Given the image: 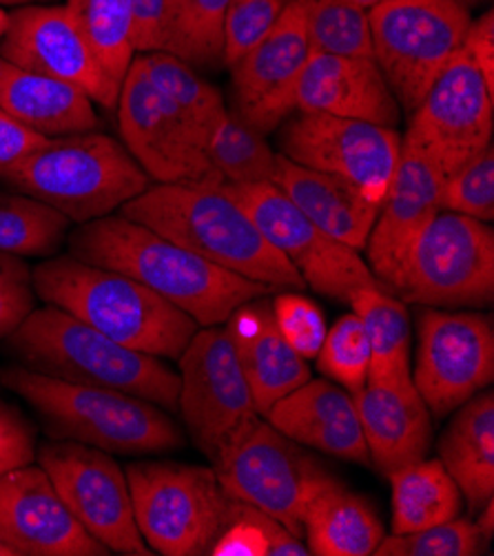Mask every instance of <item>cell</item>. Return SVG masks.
I'll use <instances>...</instances> for the list:
<instances>
[{
  "label": "cell",
  "mask_w": 494,
  "mask_h": 556,
  "mask_svg": "<svg viewBox=\"0 0 494 556\" xmlns=\"http://www.w3.org/2000/svg\"><path fill=\"white\" fill-rule=\"evenodd\" d=\"M0 541L14 556H106L40 466L0 475Z\"/></svg>",
  "instance_id": "cell-20"
},
{
  "label": "cell",
  "mask_w": 494,
  "mask_h": 556,
  "mask_svg": "<svg viewBox=\"0 0 494 556\" xmlns=\"http://www.w3.org/2000/svg\"><path fill=\"white\" fill-rule=\"evenodd\" d=\"M442 208L479 222L494 219V147L487 144L481 153L468 160L442 182Z\"/></svg>",
  "instance_id": "cell-41"
},
{
  "label": "cell",
  "mask_w": 494,
  "mask_h": 556,
  "mask_svg": "<svg viewBox=\"0 0 494 556\" xmlns=\"http://www.w3.org/2000/svg\"><path fill=\"white\" fill-rule=\"evenodd\" d=\"M72 219L49 204L0 191V251L16 257H53L67 236Z\"/></svg>",
  "instance_id": "cell-36"
},
{
  "label": "cell",
  "mask_w": 494,
  "mask_h": 556,
  "mask_svg": "<svg viewBox=\"0 0 494 556\" xmlns=\"http://www.w3.org/2000/svg\"><path fill=\"white\" fill-rule=\"evenodd\" d=\"M287 0H229L223 29V63L233 67L278 23Z\"/></svg>",
  "instance_id": "cell-42"
},
{
  "label": "cell",
  "mask_w": 494,
  "mask_h": 556,
  "mask_svg": "<svg viewBox=\"0 0 494 556\" xmlns=\"http://www.w3.org/2000/svg\"><path fill=\"white\" fill-rule=\"evenodd\" d=\"M178 362L182 421L195 448L215 464L262 419L227 326L198 328Z\"/></svg>",
  "instance_id": "cell-10"
},
{
  "label": "cell",
  "mask_w": 494,
  "mask_h": 556,
  "mask_svg": "<svg viewBox=\"0 0 494 556\" xmlns=\"http://www.w3.org/2000/svg\"><path fill=\"white\" fill-rule=\"evenodd\" d=\"M368 18L372 59L400 106L413 114L461 51L470 12L457 0H383Z\"/></svg>",
  "instance_id": "cell-8"
},
{
  "label": "cell",
  "mask_w": 494,
  "mask_h": 556,
  "mask_svg": "<svg viewBox=\"0 0 494 556\" xmlns=\"http://www.w3.org/2000/svg\"><path fill=\"white\" fill-rule=\"evenodd\" d=\"M69 255L134 277L198 326H223L242 304L273 289L219 268L125 215H106L69 233Z\"/></svg>",
  "instance_id": "cell-1"
},
{
  "label": "cell",
  "mask_w": 494,
  "mask_h": 556,
  "mask_svg": "<svg viewBox=\"0 0 494 556\" xmlns=\"http://www.w3.org/2000/svg\"><path fill=\"white\" fill-rule=\"evenodd\" d=\"M136 526L164 556L208 554L227 519L229 494L213 468L178 462L127 466Z\"/></svg>",
  "instance_id": "cell-7"
},
{
  "label": "cell",
  "mask_w": 494,
  "mask_h": 556,
  "mask_svg": "<svg viewBox=\"0 0 494 556\" xmlns=\"http://www.w3.org/2000/svg\"><path fill=\"white\" fill-rule=\"evenodd\" d=\"M461 51L481 72L485 85L494 89V12H483L477 21H470Z\"/></svg>",
  "instance_id": "cell-46"
},
{
  "label": "cell",
  "mask_w": 494,
  "mask_h": 556,
  "mask_svg": "<svg viewBox=\"0 0 494 556\" xmlns=\"http://www.w3.org/2000/svg\"><path fill=\"white\" fill-rule=\"evenodd\" d=\"M5 342L29 370L134 395L164 410L178 408V372L160 357L127 349L56 306L34 308Z\"/></svg>",
  "instance_id": "cell-4"
},
{
  "label": "cell",
  "mask_w": 494,
  "mask_h": 556,
  "mask_svg": "<svg viewBox=\"0 0 494 556\" xmlns=\"http://www.w3.org/2000/svg\"><path fill=\"white\" fill-rule=\"evenodd\" d=\"M270 311L293 351L304 359H315L328 330L321 308L300 293H282L270 302Z\"/></svg>",
  "instance_id": "cell-43"
},
{
  "label": "cell",
  "mask_w": 494,
  "mask_h": 556,
  "mask_svg": "<svg viewBox=\"0 0 494 556\" xmlns=\"http://www.w3.org/2000/svg\"><path fill=\"white\" fill-rule=\"evenodd\" d=\"M311 51L372 59L368 12L349 0H300Z\"/></svg>",
  "instance_id": "cell-38"
},
{
  "label": "cell",
  "mask_w": 494,
  "mask_h": 556,
  "mask_svg": "<svg viewBox=\"0 0 494 556\" xmlns=\"http://www.w3.org/2000/svg\"><path fill=\"white\" fill-rule=\"evenodd\" d=\"M34 3V0H0V5H12V8H23V5H29Z\"/></svg>",
  "instance_id": "cell-52"
},
{
  "label": "cell",
  "mask_w": 494,
  "mask_h": 556,
  "mask_svg": "<svg viewBox=\"0 0 494 556\" xmlns=\"http://www.w3.org/2000/svg\"><path fill=\"white\" fill-rule=\"evenodd\" d=\"M304 536L317 556H368L387 536L381 519L366 498L326 475L304 510Z\"/></svg>",
  "instance_id": "cell-28"
},
{
  "label": "cell",
  "mask_w": 494,
  "mask_h": 556,
  "mask_svg": "<svg viewBox=\"0 0 494 556\" xmlns=\"http://www.w3.org/2000/svg\"><path fill=\"white\" fill-rule=\"evenodd\" d=\"M270 182L280 187L284 195L324 233L355 251H364L379 204L368 200L355 185L295 164L282 153H278Z\"/></svg>",
  "instance_id": "cell-26"
},
{
  "label": "cell",
  "mask_w": 494,
  "mask_h": 556,
  "mask_svg": "<svg viewBox=\"0 0 494 556\" xmlns=\"http://www.w3.org/2000/svg\"><path fill=\"white\" fill-rule=\"evenodd\" d=\"M490 539L477 521L455 517L432 528L406 534H387L375 549L377 556H479Z\"/></svg>",
  "instance_id": "cell-40"
},
{
  "label": "cell",
  "mask_w": 494,
  "mask_h": 556,
  "mask_svg": "<svg viewBox=\"0 0 494 556\" xmlns=\"http://www.w3.org/2000/svg\"><path fill=\"white\" fill-rule=\"evenodd\" d=\"M349 304L362 319L370 344L368 379L406 381L413 379L410 366V317L406 304L381 285L357 289Z\"/></svg>",
  "instance_id": "cell-30"
},
{
  "label": "cell",
  "mask_w": 494,
  "mask_h": 556,
  "mask_svg": "<svg viewBox=\"0 0 494 556\" xmlns=\"http://www.w3.org/2000/svg\"><path fill=\"white\" fill-rule=\"evenodd\" d=\"M10 29V14L3 10V5H0V38H3Z\"/></svg>",
  "instance_id": "cell-51"
},
{
  "label": "cell",
  "mask_w": 494,
  "mask_h": 556,
  "mask_svg": "<svg viewBox=\"0 0 494 556\" xmlns=\"http://www.w3.org/2000/svg\"><path fill=\"white\" fill-rule=\"evenodd\" d=\"M492 510H494V502L490 498V502H485L483 508L479 510L481 515H479V519H477V526L481 528V532H483L487 539H492V532H494V517H492Z\"/></svg>",
  "instance_id": "cell-49"
},
{
  "label": "cell",
  "mask_w": 494,
  "mask_h": 556,
  "mask_svg": "<svg viewBox=\"0 0 494 556\" xmlns=\"http://www.w3.org/2000/svg\"><path fill=\"white\" fill-rule=\"evenodd\" d=\"M118 127L125 149L157 185H223L180 111L144 74L138 55L118 96Z\"/></svg>",
  "instance_id": "cell-17"
},
{
  "label": "cell",
  "mask_w": 494,
  "mask_h": 556,
  "mask_svg": "<svg viewBox=\"0 0 494 556\" xmlns=\"http://www.w3.org/2000/svg\"><path fill=\"white\" fill-rule=\"evenodd\" d=\"M442 182L434 162L402 140L400 164L364 247L368 268L387 291L395 289L415 242L442 211Z\"/></svg>",
  "instance_id": "cell-21"
},
{
  "label": "cell",
  "mask_w": 494,
  "mask_h": 556,
  "mask_svg": "<svg viewBox=\"0 0 494 556\" xmlns=\"http://www.w3.org/2000/svg\"><path fill=\"white\" fill-rule=\"evenodd\" d=\"M121 215L273 291L306 289L302 275L225 185H153L129 200Z\"/></svg>",
  "instance_id": "cell-2"
},
{
  "label": "cell",
  "mask_w": 494,
  "mask_h": 556,
  "mask_svg": "<svg viewBox=\"0 0 494 556\" xmlns=\"http://www.w3.org/2000/svg\"><path fill=\"white\" fill-rule=\"evenodd\" d=\"M36 457L69 513L109 552L153 554L136 526L127 475L112 453L78 441L51 439Z\"/></svg>",
  "instance_id": "cell-12"
},
{
  "label": "cell",
  "mask_w": 494,
  "mask_h": 556,
  "mask_svg": "<svg viewBox=\"0 0 494 556\" xmlns=\"http://www.w3.org/2000/svg\"><path fill=\"white\" fill-rule=\"evenodd\" d=\"M34 293L114 342L164 359H178L195 330L193 317L129 275L53 255L31 270Z\"/></svg>",
  "instance_id": "cell-3"
},
{
  "label": "cell",
  "mask_w": 494,
  "mask_h": 556,
  "mask_svg": "<svg viewBox=\"0 0 494 556\" xmlns=\"http://www.w3.org/2000/svg\"><path fill=\"white\" fill-rule=\"evenodd\" d=\"M494 379L492 317L468 311L428 308L419 313L413 383L430 415L446 417Z\"/></svg>",
  "instance_id": "cell-13"
},
{
  "label": "cell",
  "mask_w": 494,
  "mask_h": 556,
  "mask_svg": "<svg viewBox=\"0 0 494 556\" xmlns=\"http://www.w3.org/2000/svg\"><path fill=\"white\" fill-rule=\"evenodd\" d=\"M393 532L406 534L459 517L461 492L439 459H419L389 475Z\"/></svg>",
  "instance_id": "cell-31"
},
{
  "label": "cell",
  "mask_w": 494,
  "mask_h": 556,
  "mask_svg": "<svg viewBox=\"0 0 494 556\" xmlns=\"http://www.w3.org/2000/svg\"><path fill=\"white\" fill-rule=\"evenodd\" d=\"M459 5H464L466 10H470V8H474V5H479V3H483V0H457Z\"/></svg>",
  "instance_id": "cell-53"
},
{
  "label": "cell",
  "mask_w": 494,
  "mask_h": 556,
  "mask_svg": "<svg viewBox=\"0 0 494 556\" xmlns=\"http://www.w3.org/2000/svg\"><path fill=\"white\" fill-rule=\"evenodd\" d=\"M353 397L370 464L383 475L389 477L428 455L432 439L430 410L417 393L413 379H366V386Z\"/></svg>",
  "instance_id": "cell-24"
},
{
  "label": "cell",
  "mask_w": 494,
  "mask_h": 556,
  "mask_svg": "<svg viewBox=\"0 0 494 556\" xmlns=\"http://www.w3.org/2000/svg\"><path fill=\"white\" fill-rule=\"evenodd\" d=\"M439 462L457 483L470 510L494 496V395L477 393L457 408L442 441Z\"/></svg>",
  "instance_id": "cell-29"
},
{
  "label": "cell",
  "mask_w": 494,
  "mask_h": 556,
  "mask_svg": "<svg viewBox=\"0 0 494 556\" xmlns=\"http://www.w3.org/2000/svg\"><path fill=\"white\" fill-rule=\"evenodd\" d=\"M317 370L346 388L349 393H359L366 386L370 370V344L362 319L355 313L342 315L326 330L324 344L317 353Z\"/></svg>",
  "instance_id": "cell-39"
},
{
  "label": "cell",
  "mask_w": 494,
  "mask_h": 556,
  "mask_svg": "<svg viewBox=\"0 0 494 556\" xmlns=\"http://www.w3.org/2000/svg\"><path fill=\"white\" fill-rule=\"evenodd\" d=\"M349 3H353V5L362 8V10H366V12H370L372 8L381 5V3H383V0H349Z\"/></svg>",
  "instance_id": "cell-50"
},
{
  "label": "cell",
  "mask_w": 494,
  "mask_h": 556,
  "mask_svg": "<svg viewBox=\"0 0 494 556\" xmlns=\"http://www.w3.org/2000/svg\"><path fill=\"white\" fill-rule=\"evenodd\" d=\"M264 419L300 446L370 466L355 397L331 379L311 377L278 404H273L264 413Z\"/></svg>",
  "instance_id": "cell-23"
},
{
  "label": "cell",
  "mask_w": 494,
  "mask_h": 556,
  "mask_svg": "<svg viewBox=\"0 0 494 556\" xmlns=\"http://www.w3.org/2000/svg\"><path fill=\"white\" fill-rule=\"evenodd\" d=\"M328 114L395 129L402 106L375 59L311 51L295 89L293 114Z\"/></svg>",
  "instance_id": "cell-22"
},
{
  "label": "cell",
  "mask_w": 494,
  "mask_h": 556,
  "mask_svg": "<svg viewBox=\"0 0 494 556\" xmlns=\"http://www.w3.org/2000/svg\"><path fill=\"white\" fill-rule=\"evenodd\" d=\"M311 59L300 0L287 5L273 29L229 67L236 111L264 136L293 114V89Z\"/></svg>",
  "instance_id": "cell-19"
},
{
  "label": "cell",
  "mask_w": 494,
  "mask_h": 556,
  "mask_svg": "<svg viewBox=\"0 0 494 556\" xmlns=\"http://www.w3.org/2000/svg\"><path fill=\"white\" fill-rule=\"evenodd\" d=\"M229 0H164L160 51L198 67L223 61V29Z\"/></svg>",
  "instance_id": "cell-32"
},
{
  "label": "cell",
  "mask_w": 494,
  "mask_h": 556,
  "mask_svg": "<svg viewBox=\"0 0 494 556\" xmlns=\"http://www.w3.org/2000/svg\"><path fill=\"white\" fill-rule=\"evenodd\" d=\"M65 8L100 67L123 85L138 55L131 0H67Z\"/></svg>",
  "instance_id": "cell-35"
},
{
  "label": "cell",
  "mask_w": 494,
  "mask_h": 556,
  "mask_svg": "<svg viewBox=\"0 0 494 556\" xmlns=\"http://www.w3.org/2000/svg\"><path fill=\"white\" fill-rule=\"evenodd\" d=\"M138 61L153 87L180 111V116L187 121L189 129L204 149L213 127L229 109L223 93L204 80L191 65L164 51L138 53Z\"/></svg>",
  "instance_id": "cell-33"
},
{
  "label": "cell",
  "mask_w": 494,
  "mask_h": 556,
  "mask_svg": "<svg viewBox=\"0 0 494 556\" xmlns=\"http://www.w3.org/2000/svg\"><path fill=\"white\" fill-rule=\"evenodd\" d=\"M136 21V51H160V27L164 0H131Z\"/></svg>",
  "instance_id": "cell-48"
},
{
  "label": "cell",
  "mask_w": 494,
  "mask_h": 556,
  "mask_svg": "<svg viewBox=\"0 0 494 556\" xmlns=\"http://www.w3.org/2000/svg\"><path fill=\"white\" fill-rule=\"evenodd\" d=\"M0 59L76 87L106 109L118 104L121 85L100 67L65 5L29 3L10 14V29L0 38Z\"/></svg>",
  "instance_id": "cell-18"
},
{
  "label": "cell",
  "mask_w": 494,
  "mask_h": 556,
  "mask_svg": "<svg viewBox=\"0 0 494 556\" xmlns=\"http://www.w3.org/2000/svg\"><path fill=\"white\" fill-rule=\"evenodd\" d=\"M404 304L485 308L494 300V233L485 222L439 211L391 291Z\"/></svg>",
  "instance_id": "cell-9"
},
{
  "label": "cell",
  "mask_w": 494,
  "mask_h": 556,
  "mask_svg": "<svg viewBox=\"0 0 494 556\" xmlns=\"http://www.w3.org/2000/svg\"><path fill=\"white\" fill-rule=\"evenodd\" d=\"M494 134V89L459 51L410 114L404 142L428 155L444 178L487 144Z\"/></svg>",
  "instance_id": "cell-16"
},
{
  "label": "cell",
  "mask_w": 494,
  "mask_h": 556,
  "mask_svg": "<svg viewBox=\"0 0 494 556\" xmlns=\"http://www.w3.org/2000/svg\"><path fill=\"white\" fill-rule=\"evenodd\" d=\"M225 326L262 417L273 404L311 379L308 359L284 340L264 298L236 308Z\"/></svg>",
  "instance_id": "cell-25"
},
{
  "label": "cell",
  "mask_w": 494,
  "mask_h": 556,
  "mask_svg": "<svg viewBox=\"0 0 494 556\" xmlns=\"http://www.w3.org/2000/svg\"><path fill=\"white\" fill-rule=\"evenodd\" d=\"M204 155L223 185L270 182L278 160L266 136L246 123L236 109H227V114L217 121L204 144Z\"/></svg>",
  "instance_id": "cell-34"
},
{
  "label": "cell",
  "mask_w": 494,
  "mask_h": 556,
  "mask_svg": "<svg viewBox=\"0 0 494 556\" xmlns=\"http://www.w3.org/2000/svg\"><path fill=\"white\" fill-rule=\"evenodd\" d=\"M34 295L27 262L0 251V340H8L34 311Z\"/></svg>",
  "instance_id": "cell-44"
},
{
  "label": "cell",
  "mask_w": 494,
  "mask_h": 556,
  "mask_svg": "<svg viewBox=\"0 0 494 556\" xmlns=\"http://www.w3.org/2000/svg\"><path fill=\"white\" fill-rule=\"evenodd\" d=\"M0 182L76 225L121 211L151 187L125 144L96 131L49 138L27 157L3 166Z\"/></svg>",
  "instance_id": "cell-6"
},
{
  "label": "cell",
  "mask_w": 494,
  "mask_h": 556,
  "mask_svg": "<svg viewBox=\"0 0 494 556\" xmlns=\"http://www.w3.org/2000/svg\"><path fill=\"white\" fill-rule=\"evenodd\" d=\"M211 468L229 496L259 508L300 539L308 498L328 475L300 443L264 417Z\"/></svg>",
  "instance_id": "cell-11"
},
{
  "label": "cell",
  "mask_w": 494,
  "mask_h": 556,
  "mask_svg": "<svg viewBox=\"0 0 494 556\" xmlns=\"http://www.w3.org/2000/svg\"><path fill=\"white\" fill-rule=\"evenodd\" d=\"M36 462V434L18 408L0 400V475Z\"/></svg>",
  "instance_id": "cell-45"
},
{
  "label": "cell",
  "mask_w": 494,
  "mask_h": 556,
  "mask_svg": "<svg viewBox=\"0 0 494 556\" xmlns=\"http://www.w3.org/2000/svg\"><path fill=\"white\" fill-rule=\"evenodd\" d=\"M47 140L49 138L10 116L5 109H0V169L27 157Z\"/></svg>",
  "instance_id": "cell-47"
},
{
  "label": "cell",
  "mask_w": 494,
  "mask_h": 556,
  "mask_svg": "<svg viewBox=\"0 0 494 556\" xmlns=\"http://www.w3.org/2000/svg\"><path fill=\"white\" fill-rule=\"evenodd\" d=\"M225 187L315 293L349 304L357 289L379 285L359 251L315 227L280 187L273 182Z\"/></svg>",
  "instance_id": "cell-14"
},
{
  "label": "cell",
  "mask_w": 494,
  "mask_h": 556,
  "mask_svg": "<svg viewBox=\"0 0 494 556\" xmlns=\"http://www.w3.org/2000/svg\"><path fill=\"white\" fill-rule=\"evenodd\" d=\"M0 109L45 138L87 134L100 125L83 91L5 59H0Z\"/></svg>",
  "instance_id": "cell-27"
},
{
  "label": "cell",
  "mask_w": 494,
  "mask_h": 556,
  "mask_svg": "<svg viewBox=\"0 0 494 556\" xmlns=\"http://www.w3.org/2000/svg\"><path fill=\"white\" fill-rule=\"evenodd\" d=\"M213 556H308L306 543L259 508L229 496L227 519L215 536Z\"/></svg>",
  "instance_id": "cell-37"
},
{
  "label": "cell",
  "mask_w": 494,
  "mask_h": 556,
  "mask_svg": "<svg viewBox=\"0 0 494 556\" xmlns=\"http://www.w3.org/2000/svg\"><path fill=\"white\" fill-rule=\"evenodd\" d=\"M0 383L40 415L51 439L131 457L182 448L185 437L174 419L147 400L63 381L25 366L0 370Z\"/></svg>",
  "instance_id": "cell-5"
},
{
  "label": "cell",
  "mask_w": 494,
  "mask_h": 556,
  "mask_svg": "<svg viewBox=\"0 0 494 556\" xmlns=\"http://www.w3.org/2000/svg\"><path fill=\"white\" fill-rule=\"evenodd\" d=\"M0 556H14V552L3 541H0Z\"/></svg>",
  "instance_id": "cell-54"
},
{
  "label": "cell",
  "mask_w": 494,
  "mask_h": 556,
  "mask_svg": "<svg viewBox=\"0 0 494 556\" xmlns=\"http://www.w3.org/2000/svg\"><path fill=\"white\" fill-rule=\"evenodd\" d=\"M280 144L284 157L355 185L379 206L389 193L402 155L397 129L302 111L287 121Z\"/></svg>",
  "instance_id": "cell-15"
}]
</instances>
